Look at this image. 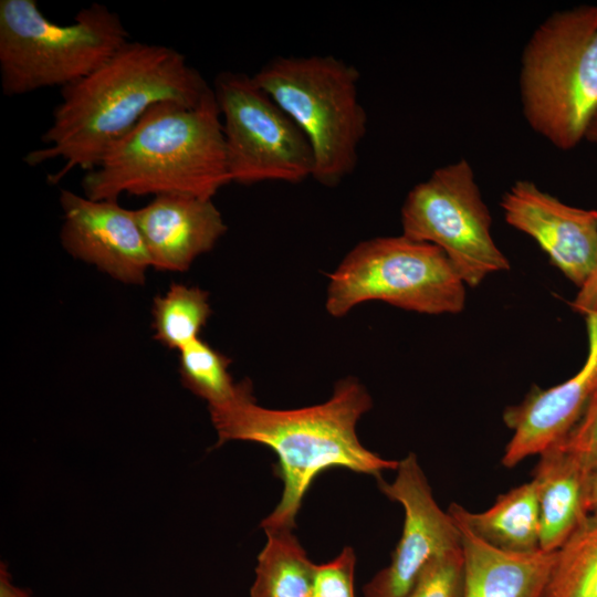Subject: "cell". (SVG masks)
I'll list each match as a JSON object with an SVG mask.
<instances>
[{
  "label": "cell",
  "instance_id": "cell-13",
  "mask_svg": "<svg viewBox=\"0 0 597 597\" xmlns=\"http://www.w3.org/2000/svg\"><path fill=\"white\" fill-rule=\"evenodd\" d=\"M585 320L588 349L580 369L554 387H534L520 404L504 410V423L512 430L502 457L504 467L513 468L562 441L597 392V314Z\"/></svg>",
  "mask_w": 597,
  "mask_h": 597
},
{
  "label": "cell",
  "instance_id": "cell-8",
  "mask_svg": "<svg viewBox=\"0 0 597 597\" xmlns=\"http://www.w3.org/2000/svg\"><path fill=\"white\" fill-rule=\"evenodd\" d=\"M491 224L473 168L464 158L433 170L408 192L401 207V234L438 247L470 287L510 269Z\"/></svg>",
  "mask_w": 597,
  "mask_h": 597
},
{
  "label": "cell",
  "instance_id": "cell-12",
  "mask_svg": "<svg viewBox=\"0 0 597 597\" xmlns=\"http://www.w3.org/2000/svg\"><path fill=\"white\" fill-rule=\"evenodd\" d=\"M61 241L74 258L95 265L117 281L145 282L151 262L136 219L117 201L93 200L62 189Z\"/></svg>",
  "mask_w": 597,
  "mask_h": 597
},
{
  "label": "cell",
  "instance_id": "cell-2",
  "mask_svg": "<svg viewBox=\"0 0 597 597\" xmlns=\"http://www.w3.org/2000/svg\"><path fill=\"white\" fill-rule=\"evenodd\" d=\"M373 406L367 389L354 377L336 383L331 398L320 405L277 410L261 407L253 394L239 401L208 408L218 436L271 448L279 459L283 492L275 509L261 522L265 531L294 530L303 499L323 471L343 468L377 479L397 470L399 461L384 459L359 441L356 425Z\"/></svg>",
  "mask_w": 597,
  "mask_h": 597
},
{
  "label": "cell",
  "instance_id": "cell-16",
  "mask_svg": "<svg viewBox=\"0 0 597 597\" xmlns=\"http://www.w3.org/2000/svg\"><path fill=\"white\" fill-rule=\"evenodd\" d=\"M590 478L557 443L540 454L532 480L540 507L541 549L556 552L589 515Z\"/></svg>",
  "mask_w": 597,
  "mask_h": 597
},
{
  "label": "cell",
  "instance_id": "cell-9",
  "mask_svg": "<svg viewBox=\"0 0 597 597\" xmlns=\"http://www.w3.org/2000/svg\"><path fill=\"white\" fill-rule=\"evenodd\" d=\"M212 90L231 182L297 184L313 178L314 157L305 135L252 75L222 72Z\"/></svg>",
  "mask_w": 597,
  "mask_h": 597
},
{
  "label": "cell",
  "instance_id": "cell-1",
  "mask_svg": "<svg viewBox=\"0 0 597 597\" xmlns=\"http://www.w3.org/2000/svg\"><path fill=\"white\" fill-rule=\"evenodd\" d=\"M211 93L212 86L176 49L129 41L94 72L61 90L42 146L24 161L34 167L61 159L62 168L49 176L52 184L75 168L91 171L154 105L193 107Z\"/></svg>",
  "mask_w": 597,
  "mask_h": 597
},
{
  "label": "cell",
  "instance_id": "cell-28",
  "mask_svg": "<svg viewBox=\"0 0 597 597\" xmlns=\"http://www.w3.org/2000/svg\"><path fill=\"white\" fill-rule=\"evenodd\" d=\"M585 139L597 147V112L588 125Z\"/></svg>",
  "mask_w": 597,
  "mask_h": 597
},
{
  "label": "cell",
  "instance_id": "cell-10",
  "mask_svg": "<svg viewBox=\"0 0 597 597\" xmlns=\"http://www.w3.org/2000/svg\"><path fill=\"white\" fill-rule=\"evenodd\" d=\"M392 482L378 478L380 491L404 509L401 536L388 566L363 588L364 597H405L436 558L461 548L460 530L441 510L415 453L399 461Z\"/></svg>",
  "mask_w": 597,
  "mask_h": 597
},
{
  "label": "cell",
  "instance_id": "cell-4",
  "mask_svg": "<svg viewBox=\"0 0 597 597\" xmlns=\"http://www.w3.org/2000/svg\"><path fill=\"white\" fill-rule=\"evenodd\" d=\"M522 114L533 132L567 151L597 112V4L555 11L533 31L520 60Z\"/></svg>",
  "mask_w": 597,
  "mask_h": 597
},
{
  "label": "cell",
  "instance_id": "cell-24",
  "mask_svg": "<svg viewBox=\"0 0 597 597\" xmlns=\"http://www.w3.org/2000/svg\"><path fill=\"white\" fill-rule=\"evenodd\" d=\"M557 444L587 473H597V392L576 426Z\"/></svg>",
  "mask_w": 597,
  "mask_h": 597
},
{
  "label": "cell",
  "instance_id": "cell-23",
  "mask_svg": "<svg viewBox=\"0 0 597 597\" xmlns=\"http://www.w3.org/2000/svg\"><path fill=\"white\" fill-rule=\"evenodd\" d=\"M356 554L345 546L332 561L316 565L313 597L355 596Z\"/></svg>",
  "mask_w": 597,
  "mask_h": 597
},
{
  "label": "cell",
  "instance_id": "cell-27",
  "mask_svg": "<svg viewBox=\"0 0 597 597\" xmlns=\"http://www.w3.org/2000/svg\"><path fill=\"white\" fill-rule=\"evenodd\" d=\"M589 514L597 515V473L591 475L588 490Z\"/></svg>",
  "mask_w": 597,
  "mask_h": 597
},
{
  "label": "cell",
  "instance_id": "cell-7",
  "mask_svg": "<svg viewBox=\"0 0 597 597\" xmlns=\"http://www.w3.org/2000/svg\"><path fill=\"white\" fill-rule=\"evenodd\" d=\"M467 285L436 245L404 234L358 243L329 275L326 310L344 316L366 301L422 314H458Z\"/></svg>",
  "mask_w": 597,
  "mask_h": 597
},
{
  "label": "cell",
  "instance_id": "cell-22",
  "mask_svg": "<svg viewBox=\"0 0 597 597\" xmlns=\"http://www.w3.org/2000/svg\"><path fill=\"white\" fill-rule=\"evenodd\" d=\"M464 559L461 548L431 562L405 597H463Z\"/></svg>",
  "mask_w": 597,
  "mask_h": 597
},
{
  "label": "cell",
  "instance_id": "cell-21",
  "mask_svg": "<svg viewBox=\"0 0 597 597\" xmlns=\"http://www.w3.org/2000/svg\"><path fill=\"white\" fill-rule=\"evenodd\" d=\"M210 314L207 291L174 283L165 295L154 298V337L167 348L179 350L199 337Z\"/></svg>",
  "mask_w": 597,
  "mask_h": 597
},
{
  "label": "cell",
  "instance_id": "cell-15",
  "mask_svg": "<svg viewBox=\"0 0 597 597\" xmlns=\"http://www.w3.org/2000/svg\"><path fill=\"white\" fill-rule=\"evenodd\" d=\"M455 523L464 559L463 597H542L556 552H503Z\"/></svg>",
  "mask_w": 597,
  "mask_h": 597
},
{
  "label": "cell",
  "instance_id": "cell-11",
  "mask_svg": "<svg viewBox=\"0 0 597 597\" xmlns=\"http://www.w3.org/2000/svg\"><path fill=\"white\" fill-rule=\"evenodd\" d=\"M505 221L531 237L579 287L597 263V209L567 205L531 180H516L500 201Z\"/></svg>",
  "mask_w": 597,
  "mask_h": 597
},
{
  "label": "cell",
  "instance_id": "cell-26",
  "mask_svg": "<svg viewBox=\"0 0 597 597\" xmlns=\"http://www.w3.org/2000/svg\"><path fill=\"white\" fill-rule=\"evenodd\" d=\"M0 597H34L30 590L13 583L6 562L0 563Z\"/></svg>",
  "mask_w": 597,
  "mask_h": 597
},
{
  "label": "cell",
  "instance_id": "cell-5",
  "mask_svg": "<svg viewBox=\"0 0 597 597\" xmlns=\"http://www.w3.org/2000/svg\"><path fill=\"white\" fill-rule=\"evenodd\" d=\"M119 15L93 2L72 23L49 20L35 0L0 1L2 93L19 96L84 78L129 42Z\"/></svg>",
  "mask_w": 597,
  "mask_h": 597
},
{
  "label": "cell",
  "instance_id": "cell-3",
  "mask_svg": "<svg viewBox=\"0 0 597 597\" xmlns=\"http://www.w3.org/2000/svg\"><path fill=\"white\" fill-rule=\"evenodd\" d=\"M222 122L214 93L198 106L154 105L136 126L85 172L82 188L93 200L123 193L212 197L230 184Z\"/></svg>",
  "mask_w": 597,
  "mask_h": 597
},
{
  "label": "cell",
  "instance_id": "cell-18",
  "mask_svg": "<svg viewBox=\"0 0 597 597\" xmlns=\"http://www.w3.org/2000/svg\"><path fill=\"white\" fill-rule=\"evenodd\" d=\"M250 597H313L316 564L293 530L265 531Z\"/></svg>",
  "mask_w": 597,
  "mask_h": 597
},
{
  "label": "cell",
  "instance_id": "cell-25",
  "mask_svg": "<svg viewBox=\"0 0 597 597\" xmlns=\"http://www.w3.org/2000/svg\"><path fill=\"white\" fill-rule=\"evenodd\" d=\"M574 312L584 317L597 314V263L570 302Z\"/></svg>",
  "mask_w": 597,
  "mask_h": 597
},
{
  "label": "cell",
  "instance_id": "cell-19",
  "mask_svg": "<svg viewBox=\"0 0 597 597\" xmlns=\"http://www.w3.org/2000/svg\"><path fill=\"white\" fill-rule=\"evenodd\" d=\"M231 359L200 337L179 349V374L185 388L208 404V408L232 405L253 394L249 379L234 383L229 374Z\"/></svg>",
  "mask_w": 597,
  "mask_h": 597
},
{
  "label": "cell",
  "instance_id": "cell-17",
  "mask_svg": "<svg viewBox=\"0 0 597 597\" xmlns=\"http://www.w3.org/2000/svg\"><path fill=\"white\" fill-rule=\"evenodd\" d=\"M448 512L485 544L509 553L541 549V521L533 480L501 494L489 509L472 512L452 503Z\"/></svg>",
  "mask_w": 597,
  "mask_h": 597
},
{
  "label": "cell",
  "instance_id": "cell-6",
  "mask_svg": "<svg viewBox=\"0 0 597 597\" xmlns=\"http://www.w3.org/2000/svg\"><path fill=\"white\" fill-rule=\"evenodd\" d=\"M252 77L305 135L317 182L334 187L354 171L368 124L354 65L333 55L277 56Z\"/></svg>",
  "mask_w": 597,
  "mask_h": 597
},
{
  "label": "cell",
  "instance_id": "cell-20",
  "mask_svg": "<svg viewBox=\"0 0 597 597\" xmlns=\"http://www.w3.org/2000/svg\"><path fill=\"white\" fill-rule=\"evenodd\" d=\"M542 597H597V515L589 514L556 551Z\"/></svg>",
  "mask_w": 597,
  "mask_h": 597
},
{
  "label": "cell",
  "instance_id": "cell-14",
  "mask_svg": "<svg viewBox=\"0 0 597 597\" xmlns=\"http://www.w3.org/2000/svg\"><path fill=\"white\" fill-rule=\"evenodd\" d=\"M135 213L151 268L160 271H187L227 231L212 199L190 195L156 196Z\"/></svg>",
  "mask_w": 597,
  "mask_h": 597
}]
</instances>
